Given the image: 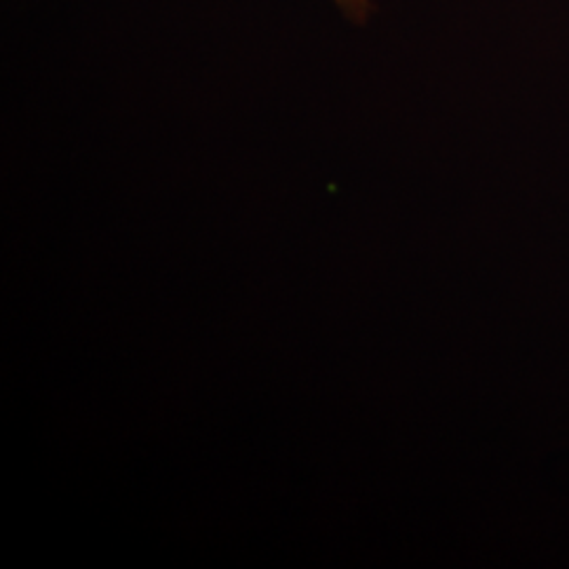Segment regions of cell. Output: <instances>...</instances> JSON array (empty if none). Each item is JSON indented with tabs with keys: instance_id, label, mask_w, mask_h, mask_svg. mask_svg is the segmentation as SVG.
<instances>
[{
	"instance_id": "obj_1",
	"label": "cell",
	"mask_w": 569,
	"mask_h": 569,
	"mask_svg": "<svg viewBox=\"0 0 569 569\" xmlns=\"http://www.w3.org/2000/svg\"><path fill=\"white\" fill-rule=\"evenodd\" d=\"M333 2L346 20L361 23V26L369 20V16L373 11V0H333Z\"/></svg>"
}]
</instances>
